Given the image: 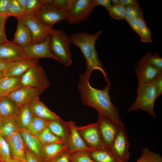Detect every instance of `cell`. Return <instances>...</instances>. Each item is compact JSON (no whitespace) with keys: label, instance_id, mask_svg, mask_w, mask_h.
<instances>
[{"label":"cell","instance_id":"obj_1","mask_svg":"<svg viewBox=\"0 0 162 162\" xmlns=\"http://www.w3.org/2000/svg\"><path fill=\"white\" fill-rule=\"evenodd\" d=\"M89 79L84 74L79 76L78 89L81 100L85 106L96 110L98 113L110 118L120 127H124L119 111L112 102L109 95L111 87L110 81L102 89L93 87L89 83Z\"/></svg>","mask_w":162,"mask_h":162},{"label":"cell","instance_id":"obj_2","mask_svg":"<svg viewBox=\"0 0 162 162\" xmlns=\"http://www.w3.org/2000/svg\"><path fill=\"white\" fill-rule=\"evenodd\" d=\"M103 32V30H100L93 34L86 32L76 33L72 34L70 39L71 42L80 49L85 58L84 75L90 78L92 72L98 70L101 72L107 82L109 81L108 76L95 47L96 41Z\"/></svg>","mask_w":162,"mask_h":162},{"label":"cell","instance_id":"obj_3","mask_svg":"<svg viewBox=\"0 0 162 162\" xmlns=\"http://www.w3.org/2000/svg\"><path fill=\"white\" fill-rule=\"evenodd\" d=\"M136 92V98L128 111L142 110L156 118L157 115L154 110V104L157 98L153 85L152 83L138 82Z\"/></svg>","mask_w":162,"mask_h":162},{"label":"cell","instance_id":"obj_4","mask_svg":"<svg viewBox=\"0 0 162 162\" xmlns=\"http://www.w3.org/2000/svg\"><path fill=\"white\" fill-rule=\"evenodd\" d=\"M70 37L65 32L55 30L50 37V48L60 63L69 66L73 62L70 48Z\"/></svg>","mask_w":162,"mask_h":162},{"label":"cell","instance_id":"obj_5","mask_svg":"<svg viewBox=\"0 0 162 162\" xmlns=\"http://www.w3.org/2000/svg\"><path fill=\"white\" fill-rule=\"evenodd\" d=\"M94 8L92 0H68L66 20L71 24L81 22L88 18Z\"/></svg>","mask_w":162,"mask_h":162},{"label":"cell","instance_id":"obj_6","mask_svg":"<svg viewBox=\"0 0 162 162\" xmlns=\"http://www.w3.org/2000/svg\"><path fill=\"white\" fill-rule=\"evenodd\" d=\"M21 82L22 86L32 87L42 92L50 84L44 70L38 64L30 68L22 75Z\"/></svg>","mask_w":162,"mask_h":162},{"label":"cell","instance_id":"obj_7","mask_svg":"<svg viewBox=\"0 0 162 162\" xmlns=\"http://www.w3.org/2000/svg\"><path fill=\"white\" fill-rule=\"evenodd\" d=\"M20 18L31 32L32 44L39 43L45 40L50 37L55 30L46 26L33 14H25Z\"/></svg>","mask_w":162,"mask_h":162},{"label":"cell","instance_id":"obj_8","mask_svg":"<svg viewBox=\"0 0 162 162\" xmlns=\"http://www.w3.org/2000/svg\"><path fill=\"white\" fill-rule=\"evenodd\" d=\"M32 14L46 26L52 28L56 23L60 21L66 20L67 18L64 9L49 3Z\"/></svg>","mask_w":162,"mask_h":162},{"label":"cell","instance_id":"obj_9","mask_svg":"<svg viewBox=\"0 0 162 162\" xmlns=\"http://www.w3.org/2000/svg\"><path fill=\"white\" fill-rule=\"evenodd\" d=\"M98 114L97 123L105 148L110 150L120 127L109 117L99 113Z\"/></svg>","mask_w":162,"mask_h":162},{"label":"cell","instance_id":"obj_10","mask_svg":"<svg viewBox=\"0 0 162 162\" xmlns=\"http://www.w3.org/2000/svg\"><path fill=\"white\" fill-rule=\"evenodd\" d=\"M29 59L23 48L12 41L0 45V60L15 63Z\"/></svg>","mask_w":162,"mask_h":162},{"label":"cell","instance_id":"obj_11","mask_svg":"<svg viewBox=\"0 0 162 162\" xmlns=\"http://www.w3.org/2000/svg\"><path fill=\"white\" fill-rule=\"evenodd\" d=\"M128 135L124 127H120L110 150L122 162H128L130 156Z\"/></svg>","mask_w":162,"mask_h":162},{"label":"cell","instance_id":"obj_12","mask_svg":"<svg viewBox=\"0 0 162 162\" xmlns=\"http://www.w3.org/2000/svg\"><path fill=\"white\" fill-rule=\"evenodd\" d=\"M42 93L38 89L28 86H22L12 92L7 96L17 106L29 104L38 98Z\"/></svg>","mask_w":162,"mask_h":162},{"label":"cell","instance_id":"obj_13","mask_svg":"<svg viewBox=\"0 0 162 162\" xmlns=\"http://www.w3.org/2000/svg\"><path fill=\"white\" fill-rule=\"evenodd\" d=\"M80 135L93 150L105 148L97 123L81 127H77Z\"/></svg>","mask_w":162,"mask_h":162},{"label":"cell","instance_id":"obj_14","mask_svg":"<svg viewBox=\"0 0 162 162\" xmlns=\"http://www.w3.org/2000/svg\"><path fill=\"white\" fill-rule=\"evenodd\" d=\"M50 37L42 42L32 44L28 46L23 48L27 56L31 59H38L41 58H50L60 63L59 59L50 50Z\"/></svg>","mask_w":162,"mask_h":162},{"label":"cell","instance_id":"obj_15","mask_svg":"<svg viewBox=\"0 0 162 162\" xmlns=\"http://www.w3.org/2000/svg\"><path fill=\"white\" fill-rule=\"evenodd\" d=\"M138 82L151 83L162 71L150 64L143 57L138 63L135 69Z\"/></svg>","mask_w":162,"mask_h":162},{"label":"cell","instance_id":"obj_16","mask_svg":"<svg viewBox=\"0 0 162 162\" xmlns=\"http://www.w3.org/2000/svg\"><path fill=\"white\" fill-rule=\"evenodd\" d=\"M67 124L70 129V136L68 144V154L80 151L88 153L94 150L86 144L81 137L74 122H68Z\"/></svg>","mask_w":162,"mask_h":162},{"label":"cell","instance_id":"obj_17","mask_svg":"<svg viewBox=\"0 0 162 162\" xmlns=\"http://www.w3.org/2000/svg\"><path fill=\"white\" fill-rule=\"evenodd\" d=\"M16 19L17 28L11 41L23 49L32 44V35L29 29L22 20L20 18Z\"/></svg>","mask_w":162,"mask_h":162},{"label":"cell","instance_id":"obj_18","mask_svg":"<svg viewBox=\"0 0 162 162\" xmlns=\"http://www.w3.org/2000/svg\"><path fill=\"white\" fill-rule=\"evenodd\" d=\"M8 139L11 158L26 162V150L21 134L16 132Z\"/></svg>","mask_w":162,"mask_h":162},{"label":"cell","instance_id":"obj_19","mask_svg":"<svg viewBox=\"0 0 162 162\" xmlns=\"http://www.w3.org/2000/svg\"><path fill=\"white\" fill-rule=\"evenodd\" d=\"M68 144L55 143L46 145L42 150L41 159L42 162H52L58 156L68 152Z\"/></svg>","mask_w":162,"mask_h":162},{"label":"cell","instance_id":"obj_20","mask_svg":"<svg viewBox=\"0 0 162 162\" xmlns=\"http://www.w3.org/2000/svg\"><path fill=\"white\" fill-rule=\"evenodd\" d=\"M39 98L32 100L28 106L32 114L48 121H62L60 117L51 111L39 99Z\"/></svg>","mask_w":162,"mask_h":162},{"label":"cell","instance_id":"obj_21","mask_svg":"<svg viewBox=\"0 0 162 162\" xmlns=\"http://www.w3.org/2000/svg\"><path fill=\"white\" fill-rule=\"evenodd\" d=\"M38 59H29L17 62L5 72L4 76L21 77L30 68L38 64Z\"/></svg>","mask_w":162,"mask_h":162},{"label":"cell","instance_id":"obj_22","mask_svg":"<svg viewBox=\"0 0 162 162\" xmlns=\"http://www.w3.org/2000/svg\"><path fill=\"white\" fill-rule=\"evenodd\" d=\"M21 77L4 76L0 79V97H6L12 92L22 86Z\"/></svg>","mask_w":162,"mask_h":162},{"label":"cell","instance_id":"obj_23","mask_svg":"<svg viewBox=\"0 0 162 162\" xmlns=\"http://www.w3.org/2000/svg\"><path fill=\"white\" fill-rule=\"evenodd\" d=\"M20 134L24 143L30 151L41 159V143L38 138L24 129L21 130Z\"/></svg>","mask_w":162,"mask_h":162},{"label":"cell","instance_id":"obj_24","mask_svg":"<svg viewBox=\"0 0 162 162\" xmlns=\"http://www.w3.org/2000/svg\"><path fill=\"white\" fill-rule=\"evenodd\" d=\"M88 154L94 162H122L110 150L106 148L94 150Z\"/></svg>","mask_w":162,"mask_h":162},{"label":"cell","instance_id":"obj_25","mask_svg":"<svg viewBox=\"0 0 162 162\" xmlns=\"http://www.w3.org/2000/svg\"><path fill=\"white\" fill-rule=\"evenodd\" d=\"M48 121L39 117L33 116L27 128L30 133L37 136L47 127Z\"/></svg>","mask_w":162,"mask_h":162},{"label":"cell","instance_id":"obj_26","mask_svg":"<svg viewBox=\"0 0 162 162\" xmlns=\"http://www.w3.org/2000/svg\"><path fill=\"white\" fill-rule=\"evenodd\" d=\"M15 105L8 97H0V115L6 117L14 115L16 111Z\"/></svg>","mask_w":162,"mask_h":162},{"label":"cell","instance_id":"obj_27","mask_svg":"<svg viewBox=\"0 0 162 162\" xmlns=\"http://www.w3.org/2000/svg\"><path fill=\"white\" fill-rule=\"evenodd\" d=\"M37 136L40 142L45 145L55 143H67L65 141L52 133L47 127Z\"/></svg>","mask_w":162,"mask_h":162},{"label":"cell","instance_id":"obj_28","mask_svg":"<svg viewBox=\"0 0 162 162\" xmlns=\"http://www.w3.org/2000/svg\"><path fill=\"white\" fill-rule=\"evenodd\" d=\"M18 127L14 121L8 119L0 123V134L8 139L17 131Z\"/></svg>","mask_w":162,"mask_h":162},{"label":"cell","instance_id":"obj_29","mask_svg":"<svg viewBox=\"0 0 162 162\" xmlns=\"http://www.w3.org/2000/svg\"><path fill=\"white\" fill-rule=\"evenodd\" d=\"M136 162H162V157L159 153L151 151L146 147Z\"/></svg>","mask_w":162,"mask_h":162},{"label":"cell","instance_id":"obj_30","mask_svg":"<svg viewBox=\"0 0 162 162\" xmlns=\"http://www.w3.org/2000/svg\"><path fill=\"white\" fill-rule=\"evenodd\" d=\"M136 18L139 25L141 34V41L144 43L152 42L151 32L144 19L143 12L139 14Z\"/></svg>","mask_w":162,"mask_h":162},{"label":"cell","instance_id":"obj_31","mask_svg":"<svg viewBox=\"0 0 162 162\" xmlns=\"http://www.w3.org/2000/svg\"><path fill=\"white\" fill-rule=\"evenodd\" d=\"M47 127L54 135L66 142V132L59 121L56 120L50 121Z\"/></svg>","mask_w":162,"mask_h":162},{"label":"cell","instance_id":"obj_32","mask_svg":"<svg viewBox=\"0 0 162 162\" xmlns=\"http://www.w3.org/2000/svg\"><path fill=\"white\" fill-rule=\"evenodd\" d=\"M5 14L9 17L13 16L16 19L20 18L25 15L20 8L16 0H9Z\"/></svg>","mask_w":162,"mask_h":162},{"label":"cell","instance_id":"obj_33","mask_svg":"<svg viewBox=\"0 0 162 162\" xmlns=\"http://www.w3.org/2000/svg\"><path fill=\"white\" fill-rule=\"evenodd\" d=\"M47 4V0H27L25 14H33Z\"/></svg>","mask_w":162,"mask_h":162},{"label":"cell","instance_id":"obj_34","mask_svg":"<svg viewBox=\"0 0 162 162\" xmlns=\"http://www.w3.org/2000/svg\"><path fill=\"white\" fill-rule=\"evenodd\" d=\"M0 157L2 160L4 162H8L11 158L8 142L0 134Z\"/></svg>","mask_w":162,"mask_h":162},{"label":"cell","instance_id":"obj_35","mask_svg":"<svg viewBox=\"0 0 162 162\" xmlns=\"http://www.w3.org/2000/svg\"><path fill=\"white\" fill-rule=\"evenodd\" d=\"M110 16L112 18L120 20L125 19L126 16V8L121 5L114 6L107 10Z\"/></svg>","mask_w":162,"mask_h":162},{"label":"cell","instance_id":"obj_36","mask_svg":"<svg viewBox=\"0 0 162 162\" xmlns=\"http://www.w3.org/2000/svg\"><path fill=\"white\" fill-rule=\"evenodd\" d=\"M28 104L21 111L19 116V120L22 126L27 128L32 120V116Z\"/></svg>","mask_w":162,"mask_h":162},{"label":"cell","instance_id":"obj_37","mask_svg":"<svg viewBox=\"0 0 162 162\" xmlns=\"http://www.w3.org/2000/svg\"><path fill=\"white\" fill-rule=\"evenodd\" d=\"M144 57L154 67L162 71V58L157 53L149 52Z\"/></svg>","mask_w":162,"mask_h":162},{"label":"cell","instance_id":"obj_38","mask_svg":"<svg viewBox=\"0 0 162 162\" xmlns=\"http://www.w3.org/2000/svg\"><path fill=\"white\" fill-rule=\"evenodd\" d=\"M71 162H94L88 152L80 151L69 154Z\"/></svg>","mask_w":162,"mask_h":162},{"label":"cell","instance_id":"obj_39","mask_svg":"<svg viewBox=\"0 0 162 162\" xmlns=\"http://www.w3.org/2000/svg\"><path fill=\"white\" fill-rule=\"evenodd\" d=\"M126 16L125 19L127 21L134 18H136L143 12L139 4H130L125 6Z\"/></svg>","mask_w":162,"mask_h":162},{"label":"cell","instance_id":"obj_40","mask_svg":"<svg viewBox=\"0 0 162 162\" xmlns=\"http://www.w3.org/2000/svg\"><path fill=\"white\" fill-rule=\"evenodd\" d=\"M9 16L6 14L0 15V45L9 42L5 32V27L7 20Z\"/></svg>","mask_w":162,"mask_h":162},{"label":"cell","instance_id":"obj_41","mask_svg":"<svg viewBox=\"0 0 162 162\" xmlns=\"http://www.w3.org/2000/svg\"><path fill=\"white\" fill-rule=\"evenodd\" d=\"M154 86L157 98L162 94V73H161L151 83Z\"/></svg>","mask_w":162,"mask_h":162},{"label":"cell","instance_id":"obj_42","mask_svg":"<svg viewBox=\"0 0 162 162\" xmlns=\"http://www.w3.org/2000/svg\"><path fill=\"white\" fill-rule=\"evenodd\" d=\"M129 26L140 37L141 34L140 26L138 20L136 18H134L127 21Z\"/></svg>","mask_w":162,"mask_h":162},{"label":"cell","instance_id":"obj_43","mask_svg":"<svg viewBox=\"0 0 162 162\" xmlns=\"http://www.w3.org/2000/svg\"><path fill=\"white\" fill-rule=\"evenodd\" d=\"M26 162H42L41 159L30 150H26Z\"/></svg>","mask_w":162,"mask_h":162},{"label":"cell","instance_id":"obj_44","mask_svg":"<svg viewBox=\"0 0 162 162\" xmlns=\"http://www.w3.org/2000/svg\"><path fill=\"white\" fill-rule=\"evenodd\" d=\"M94 7L101 5L105 7L107 10L112 7L111 0H92Z\"/></svg>","mask_w":162,"mask_h":162},{"label":"cell","instance_id":"obj_45","mask_svg":"<svg viewBox=\"0 0 162 162\" xmlns=\"http://www.w3.org/2000/svg\"><path fill=\"white\" fill-rule=\"evenodd\" d=\"M17 63V62H9L0 60V70L5 73L14 66Z\"/></svg>","mask_w":162,"mask_h":162},{"label":"cell","instance_id":"obj_46","mask_svg":"<svg viewBox=\"0 0 162 162\" xmlns=\"http://www.w3.org/2000/svg\"><path fill=\"white\" fill-rule=\"evenodd\" d=\"M52 162H71L68 152L61 154L57 157Z\"/></svg>","mask_w":162,"mask_h":162},{"label":"cell","instance_id":"obj_47","mask_svg":"<svg viewBox=\"0 0 162 162\" xmlns=\"http://www.w3.org/2000/svg\"><path fill=\"white\" fill-rule=\"evenodd\" d=\"M9 0H0V15L5 14Z\"/></svg>","mask_w":162,"mask_h":162},{"label":"cell","instance_id":"obj_48","mask_svg":"<svg viewBox=\"0 0 162 162\" xmlns=\"http://www.w3.org/2000/svg\"><path fill=\"white\" fill-rule=\"evenodd\" d=\"M138 1L136 0H120V5L125 6L130 4H139Z\"/></svg>","mask_w":162,"mask_h":162},{"label":"cell","instance_id":"obj_49","mask_svg":"<svg viewBox=\"0 0 162 162\" xmlns=\"http://www.w3.org/2000/svg\"><path fill=\"white\" fill-rule=\"evenodd\" d=\"M27 0H16L20 8L25 14L26 10Z\"/></svg>","mask_w":162,"mask_h":162},{"label":"cell","instance_id":"obj_50","mask_svg":"<svg viewBox=\"0 0 162 162\" xmlns=\"http://www.w3.org/2000/svg\"><path fill=\"white\" fill-rule=\"evenodd\" d=\"M120 0H112L111 2L113 4L112 5L115 6L120 5Z\"/></svg>","mask_w":162,"mask_h":162},{"label":"cell","instance_id":"obj_51","mask_svg":"<svg viewBox=\"0 0 162 162\" xmlns=\"http://www.w3.org/2000/svg\"><path fill=\"white\" fill-rule=\"evenodd\" d=\"M8 162H23L11 158Z\"/></svg>","mask_w":162,"mask_h":162},{"label":"cell","instance_id":"obj_52","mask_svg":"<svg viewBox=\"0 0 162 162\" xmlns=\"http://www.w3.org/2000/svg\"><path fill=\"white\" fill-rule=\"evenodd\" d=\"M4 72L0 70V79L4 76Z\"/></svg>","mask_w":162,"mask_h":162},{"label":"cell","instance_id":"obj_53","mask_svg":"<svg viewBox=\"0 0 162 162\" xmlns=\"http://www.w3.org/2000/svg\"><path fill=\"white\" fill-rule=\"evenodd\" d=\"M2 161V160H1L0 157V162H1V161Z\"/></svg>","mask_w":162,"mask_h":162},{"label":"cell","instance_id":"obj_54","mask_svg":"<svg viewBox=\"0 0 162 162\" xmlns=\"http://www.w3.org/2000/svg\"><path fill=\"white\" fill-rule=\"evenodd\" d=\"M1 162H4L2 161H1Z\"/></svg>","mask_w":162,"mask_h":162}]
</instances>
